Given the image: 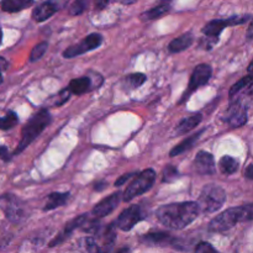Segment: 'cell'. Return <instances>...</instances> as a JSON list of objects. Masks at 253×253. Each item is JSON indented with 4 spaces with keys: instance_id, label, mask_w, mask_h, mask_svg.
Masks as SVG:
<instances>
[{
    "instance_id": "1",
    "label": "cell",
    "mask_w": 253,
    "mask_h": 253,
    "mask_svg": "<svg viewBox=\"0 0 253 253\" xmlns=\"http://www.w3.org/2000/svg\"><path fill=\"white\" fill-rule=\"evenodd\" d=\"M199 214L200 210L194 202L172 203L160 207L156 211L161 224L172 230L184 229L192 224Z\"/></svg>"
},
{
    "instance_id": "2",
    "label": "cell",
    "mask_w": 253,
    "mask_h": 253,
    "mask_svg": "<svg viewBox=\"0 0 253 253\" xmlns=\"http://www.w3.org/2000/svg\"><path fill=\"white\" fill-rule=\"evenodd\" d=\"M253 216V205L246 204L244 207L230 208L224 212L215 216L209 224L210 232H225L236 226L241 221H251Z\"/></svg>"
},
{
    "instance_id": "3",
    "label": "cell",
    "mask_w": 253,
    "mask_h": 253,
    "mask_svg": "<svg viewBox=\"0 0 253 253\" xmlns=\"http://www.w3.org/2000/svg\"><path fill=\"white\" fill-rule=\"evenodd\" d=\"M49 123H51V115H49L48 110H46V109H41L36 114H34L26 123V125L22 127L21 140H20L14 155H19L25 148L29 147L41 135L42 131L49 125Z\"/></svg>"
},
{
    "instance_id": "4",
    "label": "cell",
    "mask_w": 253,
    "mask_h": 253,
    "mask_svg": "<svg viewBox=\"0 0 253 253\" xmlns=\"http://www.w3.org/2000/svg\"><path fill=\"white\" fill-rule=\"evenodd\" d=\"M225 202H226L225 190L220 185L211 183V184H208L203 188L197 204L200 212L211 214V212L221 209Z\"/></svg>"
},
{
    "instance_id": "5",
    "label": "cell",
    "mask_w": 253,
    "mask_h": 253,
    "mask_svg": "<svg viewBox=\"0 0 253 253\" xmlns=\"http://www.w3.org/2000/svg\"><path fill=\"white\" fill-rule=\"evenodd\" d=\"M155 170L151 169V168L142 170L140 174H137L133 178L132 182H131L130 184H128V187L126 188V190L123 194V200L124 202H130L133 198L148 192V190L153 187V184H155Z\"/></svg>"
},
{
    "instance_id": "6",
    "label": "cell",
    "mask_w": 253,
    "mask_h": 253,
    "mask_svg": "<svg viewBox=\"0 0 253 253\" xmlns=\"http://www.w3.org/2000/svg\"><path fill=\"white\" fill-rule=\"evenodd\" d=\"M251 19V15H244V16H231L229 19H215L208 22L204 27H203V34L208 37L215 39L219 41L220 34L222 30L226 29L229 26H234V25H241L245 24L246 21Z\"/></svg>"
},
{
    "instance_id": "7",
    "label": "cell",
    "mask_w": 253,
    "mask_h": 253,
    "mask_svg": "<svg viewBox=\"0 0 253 253\" xmlns=\"http://www.w3.org/2000/svg\"><path fill=\"white\" fill-rule=\"evenodd\" d=\"M146 217V212L143 210L142 205L136 204L131 205L130 208L124 210L120 215H119L118 220L115 221L116 227H119L123 231H130L131 229L135 227L138 222L142 221Z\"/></svg>"
},
{
    "instance_id": "8",
    "label": "cell",
    "mask_w": 253,
    "mask_h": 253,
    "mask_svg": "<svg viewBox=\"0 0 253 253\" xmlns=\"http://www.w3.org/2000/svg\"><path fill=\"white\" fill-rule=\"evenodd\" d=\"M104 39L100 34H94L88 35L84 40H82L81 42L76 44H72L71 47L63 51V57L64 58H73V57H78L81 54L85 53V52L93 51V49L98 48L101 46Z\"/></svg>"
},
{
    "instance_id": "9",
    "label": "cell",
    "mask_w": 253,
    "mask_h": 253,
    "mask_svg": "<svg viewBox=\"0 0 253 253\" xmlns=\"http://www.w3.org/2000/svg\"><path fill=\"white\" fill-rule=\"evenodd\" d=\"M211 74H212V69L209 64L202 63L199 64V66L195 67L194 71H193L192 77H190L189 85H188L187 91L183 94L182 99H180V103L187 100L193 91L198 90L200 86L205 85V84L210 81V78H211Z\"/></svg>"
},
{
    "instance_id": "10",
    "label": "cell",
    "mask_w": 253,
    "mask_h": 253,
    "mask_svg": "<svg viewBox=\"0 0 253 253\" xmlns=\"http://www.w3.org/2000/svg\"><path fill=\"white\" fill-rule=\"evenodd\" d=\"M222 120L226 121L231 127H240L247 123V105L241 100H234L229 106Z\"/></svg>"
},
{
    "instance_id": "11",
    "label": "cell",
    "mask_w": 253,
    "mask_h": 253,
    "mask_svg": "<svg viewBox=\"0 0 253 253\" xmlns=\"http://www.w3.org/2000/svg\"><path fill=\"white\" fill-rule=\"evenodd\" d=\"M121 199V193L116 192L114 194L109 195L108 198L103 199L101 202H99V204H96L95 207L91 210V214L95 219H101V217H105L108 215H110L114 210L116 209L118 204L120 203Z\"/></svg>"
},
{
    "instance_id": "12",
    "label": "cell",
    "mask_w": 253,
    "mask_h": 253,
    "mask_svg": "<svg viewBox=\"0 0 253 253\" xmlns=\"http://www.w3.org/2000/svg\"><path fill=\"white\" fill-rule=\"evenodd\" d=\"M2 199L5 200L4 203V210L5 215L7 216V219L11 220V221L16 222L20 221L25 217V209L22 203L19 202V199L12 195H5Z\"/></svg>"
},
{
    "instance_id": "13",
    "label": "cell",
    "mask_w": 253,
    "mask_h": 253,
    "mask_svg": "<svg viewBox=\"0 0 253 253\" xmlns=\"http://www.w3.org/2000/svg\"><path fill=\"white\" fill-rule=\"evenodd\" d=\"M195 169L198 173L204 175H212L216 172L215 168V161L211 153L207 152V151H199L198 155L195 156L194 160Z\"/></svg>"
},
{
    "instance_id": "14",
    "label": "cell",
    "mask_w": 253,
    "mask_h": 253,
    "mask_svg": "<svg viewBox=\"0 0 253 253\" xmlns=\"http://www.w3.org/2000/svg\"><path fill=\"white\" fill-rule=\"evenodd\" d=\"M58 7L57 0H46L35 7L32 11V20H35L36 22L46 21L58 10Z\"/></svg>"
},
{
    "instance_id": "15",
    "label": "cell",
    "mask_w": 253,
    "mask_h": 253,
    "mask_svg": "<svg viewBox=\"0 0 253 253\" xmlns=\"http://www.w3.org/2000/svg\"><path fill=\"white\" fill-rule=\"evenodd\" d=\"M86 217H88V215H86V214L79 215V216H77L76 219L72 220L71 222H68V224L66 225V227H64V229L62 230L61 234H58V236L54 237V239L52 240L51 242H49L48 246L49 247L58 246V245H61L63 241L68 240L69 237H71V235L73 234L74 230H76L77 227H81V225L83 224L84 221H85Z\"/></svg>"
},
{
    "instance_id": "16",
    "label": "cell",
    "mask_w": 253,
    "mask_h": 253,
    "mask_svg": "<svg viewBox=\"0 0 253 253\" xmlns=\"http://www.w3.org/2000/svg\"><path fill=\"white\" fill-rule=\"evenodd\" d=\"M142 241L150 245H161V246H172L177 247V240L173 239L168 232L162 231H151L142 237Z\"/></svg>"
},
{
    "instance_id": "17",
    "label": "cell",
    "mask_w": 253,
    "mask_h": 253,
    "mask_svg": "<svg viewBox=\"0 0 253 253\" xmlns=\"http://www.w3.org/2000/svg\"><path fill=\"white\" fill-rule=\"evenodd\" d=\"M172 7V0H161V2L152 9L147 10V11L141 14V20L142 21H152V20H157L162 17L163 15L167 14Z\"/></svg>"
},
{
    "instance_id": "18",
    "label": "cell",
    "mask_w": 253,
    "mask_h": 253,
    "mask_svg": "<svg viewBox=\"0 0 253 253\" xmlns=\"http://www.w3.org/2000/svg\"><path fill=\"white\" fill-rule=\"evenodd\" d=\"M69 91L71 94H76V95H81V94L86 93V91H90L91 89H94V83L91 82V78L84 76L81 78H76L73 81H71L68 85Z\"/></svg>"
},
{
    "instance_id": "19",
    "label": "cell",
    "mask_w": 253,
    "mask_h": 253,
    "mask_svg": "<svg viewBox=\"0 0 253 253\" xmlns=\"http://www.w3.org/2000/svg\"><path fill=\"white\" fill-rule=\"evenodd\" d=\"M193 43V35L192 32H187V34L180 35L177 39L172 40L168 44V49L170 53H179V52L184 51V49L189 48Z\"/></svg>"
},
{
    "instance_id": "20",
    "label": "cell",
    "mask_w": 253,
    "mask_h": 253,
    "mask_svg": "<svg viewBox=\"0 0 253 253\" xmlns=\"http://www.w3.org/2000/svg\"><path fill=\"white\" fill-rule=\"evenodd\" d=\"M203 120L202 114H194V115L189 116V118H185L178 124V126L175 127V133L177 135H184V133L189 132L193 128L197 127Z\"/></svg>"
},
{
    "instance_id": "21",
    "label": "cell",
    "mask_w": 253,
    "mask_h": 253,
    "mask_svg": "<svg viewBox=\"0 0 253 253\" xmlns=\"http://www.w3.org/2000/svg\"><path fill=\"white\" fill-rule=\"evenodd\" d=\"M34 5V0H2L0 6L5 12H17Z\"/></svg>"
},
{
    "instance_id": "22",
    "label": "cell",
    "mask_w": 253,
    "mask_h": 253,
    "mask_svg": "<svg viewBox=\"0 0 253 253\" xmlns=\"http://www.w3.org/2000/svg\"><path fill=\"white\" fill-rule=\"evenodd\" d=\"M203 132H204V130L199 131V132H197L195 135H193V136H190V137L185 138L184 141H182V142H180L179 145L175 146L174 148H172V150H170V152H169L170 157H175V156H179V155H182V153L189 151L190 148L194 146V143L197 142L198 138L200 137V135H202Z\"/></svg>"
},
{
    "instance_id": "23",
    "label": "cell",
    "mask_w": 253,
    "mask_h": 253,
    "mask_svg": "<svg viewBox=\"0 0 253 253\" xmlns=\"http://www.w3.org/2000/svg\"><path fill=\"white\" fill-rule=\"evenodd\" d=\"M69 198V193H51V194L47 197L46 205L43 207L44 211H49V210H53L56 208L62 207L67 203Z\"/></svg>"
},
{
    "instance_id": "24",
    "label": "cell",
    "mask_w": 253,
    "mask_h": 253,
    "mask_svg": "<svg viewBox=\"0 0 253 253\" xmlns=\"http://www.w3.org/2000/svg\"><path fill=\"white\" fill-rule=\"evenodd\" d=\"M249 88H252V77L251 76H247L245 77V78L240 79L237 83H235L234 85H232V88L230 89V100L234 101V100H237V99L240 98V95H241V93H244L246 89Z\"/></svg>"
},
{
    "instance_id": "25",
    "label": "cell",
    "mask_w": 253,
    "mask_h": 253,
    "mask_svg": "<svg viewBox=\"0 0 253 253\" xmlns=\"http://www.w3.org/2000/svg\"><path fill=\"white\" fill-rule=\"evenodd\" d=\"M220 169H221V172L224 174H234L239 169V162L234 157L225 156V157H222L220 160Z\"/></svg>"
},
{
    "instance_id": "26",
    "label": "cell",
    "mask_w": 253,
    "mask_h": 253,
    "mask_svg": "<svg viewBox=\"0 0 253 253\" xmlns=\"http://www.w3.org/2000/svg\"><path fill=\"white\" fill-rule=\"evenodd\" d=\"M104 247L100 249V251H109L113 249V245L116 240V224L115 221L111 222L104 232Z\"/></svg>"
},
{
    "instance_id": "27",
    "label": "cell",
    "mask_w": 253,
    "mask_h": 253,
    "mask_svg": "<svg viewBox=\"0 0 253 253\" xmlns=\"http://www.w3.org/2000/svg\"><path fill=\"white\" fill-rule=\"evenodd\" d=\"M146 82V76L143 73H132L128 74L124 81L126 89H136L140 88Z\"/></svg>"
},
{
    "instance_id": "28",
    "label": "cell",
    "mask_w": 253,
    "mask_h": 253,
    "mask_svg": "<svg viewBox=\"0 0 253 253\" xmlns=\"http://www.w3.org/2000/svg\"><path fill=\"white\" fill-rule=\"evenodd\" d=\"M17 123H19V118H17L16 113L7 111L6 115L0 118V130H9V128L14 127Z\"/></svg>"
},
{
    "instance_id": "29",
    "label": "cell",
    "mask_w": 253,
    "mask_h": 253,
    "mask_svg": "<svg viewBox=\"0 0 253 253\" xmlns=\"http://www.w3.org/2000/svg\"><path fill=\"white\" fill-rule=\"evenodd\" d=\"M69 96H71V91L68 89H63V90L59 91L58 94L53 95L52 98H49L48 104H51L52 106H61L63 105L66 101H68Z\"/></svg>"
},
{
    "instance_id": "30",
    "label": "cell",
    "mask_w": 253,
    "mask_h": 253,
    "mask_svg": "<svg viewBox=\"0 0 253 253\" xmlns=\"http://www.w3.org/2000/svg\"><path fill=\"white\" fill-rule=\"evenodd\" d=\"M179 177H180L179 172H178V169L174 167V166L168 165V166H166V168L163 169L162 180L165 183H172V182H174L175 179H178Z\"/></svg>"
},
{
    "instance_id": "31",
    "label": "cell",
    "mask_w": 253,
    "mask_h": 253,
    "mask_svg": "<svg viewBox=\"0 0 253 253\" xmlns=\"http://www.w3.org/2000/svg\"><path fill=\"white\" fill-rule=\"evenodd\" d=\"M47 47H48V43L44 41L37 43L36 46L32 48L31 54H30V61L35 62V61H39L40 58H42V56L44 54V52L47 51Z\"/></svg>"
},
{
    "instance_id": "32",
    "label": "cell",
    "mask_w": 253,
    "mask_h": 253,
    "mask_svg": "<svg viewBox=\"0 0 253 253\" xmlns=\"http://www.w3.org/2000/svg\"><path fill=\"white\" fill-rule=\"evenodd\" d=\"M88 4L89 0H74L73 4L71 5V9H69V14L73 15V16L81 15L88 7Z\"/></svg>"
},
{
    "instance_id": "33",
    "label": "cell",
    "mask_w": 253,
    "mask_h": 253,
    "mask_svg": "<svg viewBox=\"0 0 253 253\" xmlns=\"http://www.w3.org/2000/svg\"><path fill=\"white\" fill-rule=\"evenodd\" d=\"M81 242H83V249L88 252H98L99 247L96 245L95 240L93 237H85V239H82Z\"/></svg>"
},
{
    "instance_id": "34",
    "label": "cell",
    "mask_w": 253,
    "mask_h": 253,
    "mask_svg": "<svg viewBox=\"0 0 253 253\" xmlns=\"http://www.w3.org/2000/svg\"><path fill=\"white\" fill-rule=\"evenodd\" d=\"M195 252H199V253H205V252H216V249L211 246L210 244L208 242H200V244L197 245V247L194 249Z\"/></svg>"
},
{
    "instance_id": "35",
    "label": "cell",
    "mask_w": 253,
    "mask_h": 253,
    "mask_svg": "<svg viewBox=\"0 0 253 253\" xmlns=\"http://www.w3.org/2000/svg\"><path fill=\"white\" fill-rule=\"evenodd\" d=\"M133 175H135V173H127V174L121 175V177L119 178V179L115 182V185H116V187H120V185H123L124 183L127 182V180L130 179L131 177H133Z\"/></svg>"
},
{
    "instance_id": "36",
    "label": "cell",
    "mask_w": 253,
    "mask_h": 253,
    "mask_svg": "<svg viewBox=\"0 0 253 253\" xmlns=\"http://www.w3.org/2000/svg\"><path fill=\"white\" fill-rule=\"evenodd\" d=\"M0 158L2 161H5V162L10 161V158H11V156L9 155V151H7V148L5 146H0Z\"/></svg>"
},
{
    "instance_id": "37",
    "label": "cell",
    "mask_w": 253,
    "mask_h": 253,
    "mask_svg": "<svg viewBox=\"0 0 253 253\" xmlns=\"http://www.w3.org/2000/svg\"><path fill=\"white\" fill-rule=\"evenodd\" d=\"M110 0H94V5H95L96 10H103L108 6Z\"/></svg>"
},
{
    "instance_id": "38",
    "label": "cell",
    "mask_w": 253,
    "mask_h": 253,
    "mask_svg": "<svg viewBox=\"0 0 253 253\" xmlns=\"http://www.w3.org/2000/svg\"><path fill=\"white\" fill-rule=\"evenodd\" d=\"M105 188H106L105 180H99V182L94 183V189H95L96 192H101V190H104Z\"/></svg>"
},
{
    "instance_id": "39",
    "label": "cell",
    "mask_w": 253,
    "mask_h": 253,
    "mask_svg": "<svg viewBox=\"0 0 253 253\" xmlns=\"http://www.w3.org/2000/svg\"><path fill=\"white\" fill-rule=\"evenodd\" d=\"M252 165H249L246 168V172H245V175H246L247 179H253V173H252Z\"/></svg>"
},
{
    "instance_id": "40",
    "label": "cell",
    "mask_w": 253,
    "mask_h": 253,
    "mask_svg": "<svg viewBox=\"0 0 253 253\" xmlns=\"http://www.w3.org/2000/svg\"><path fill=\"white\" fill-rule=\"evenodd\" d=\"M252 30H253V25L250 24L249 29H247V40H252Z\"/></svg>"
},
{
    "instance_id": "41",
    "label": "cell",
    "mask_w": 253,
    "mask_h": 253,
    "mask_svg": "<svg viewBox=\"0 0 253 253\" xmlns=\"http://www.w3.org/2000/svg\"><path fill=\"white\" fill-rule=\"evenodd\" d=\"M116 1L121 2V4L130 5V4H133V2H135V1H137V0H116Z\"/></svg>"
},
{
    "instance_id": "42",
    "label": "cell",
    "mask_w": 253,
    "mask_h": 253,
    "mask_svg": "<svg viewBox=\"0 0 253 253\" xmlns=\"http://www.w3.org/2000/svg\"><path fill=\"white\" fill-rule=\"evenodd\" d=\"M1 41H2V31L1 29H0V44H1Z\"/></svg>"
},
{
    "instance_id": "43",
    "label": "cell",
    "mask_w": 253,
    "mask_h": 253,
    "mask_svg": "<svg viewBox=\"0 0 253 253\" xmlns=\"http://www.w3.org/2000/svg\"><path fill=\"white\" fill-rule=\"evenodd\" d=\"M2 83V76H1V68H0V84Z\"/></svg>"
}]
</instances>
